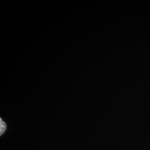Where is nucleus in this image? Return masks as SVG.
<instances>
[{"label": "nucleus", "mask_w": 150, "mask_h": 150, "mask_svg": "<svg viewBox=\"0 0 150 150\" xmlns=\"http://www.w3.org/2000/svg\"><path fill=\"white\" fill-rule=\"evenodd\" d=\"M7 129V125L5 122H4L2 118H0V135L2 136L5 132Z\"/></svg>", "instance_id": "f257e3e1"}]
</instances>
